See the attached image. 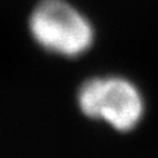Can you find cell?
<instances>
[{"label":"cell","mask_w":158,"mask_h":158,"mask_svg":"<svg viewBox=\"0 0 158 158\" xmlns=\"http://www.w3.org/2000/svg\"><path fill=\"white\" fill-rule=\"evenodd\" d=\"M28 31L50 54L74 58L94 43V28L86 15L67 0H39L28 17Z\"/></svg>","instance_id":"cell-1"},{"label":"cell","mask_w":158,"mask_h":158,"mask_svg":"<svg viewBox=\"0 0 158 158\" xmlns=\"http://www.w3.org/2000/svg\"><path fill=\"white\" fill-rule=\"evenodd\" d=\"M82 114L108 123L118 132L133 131L144 115L139 87L122 77H96L85 81L77 94Z\"/></svg>","instance_id":"cell-2"}]
</instances>
